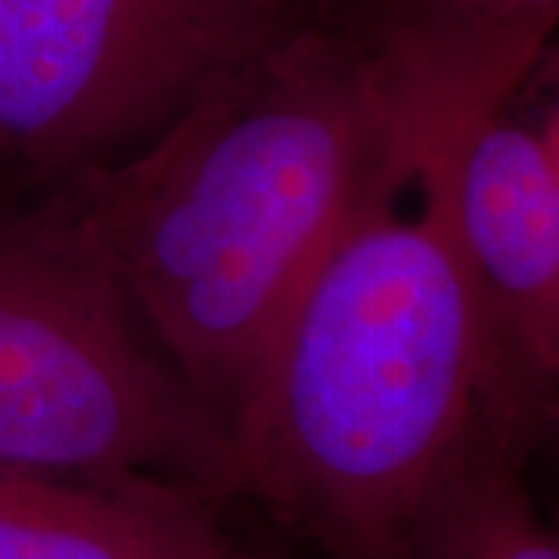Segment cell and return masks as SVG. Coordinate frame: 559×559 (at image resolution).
<instances>
[{
	"label": "cell",
	"mask_w": 559,
	"mask_h": 559,
	"mask_svg": "<svg viewBox=\"0 0 559 559\" xmlns=\"http://www.w3.org/2000/svg\"><path fill=\"white\" fill-rule=\"evenodd\" d=\"M457 106L414 87L399 165L305 286L227 423L230 495L333 559H399L457 460L498 436L444 187Z\"/></svg>",
	"instance_id": "cell-2"
},
{
	"label": "cell",
	"mask_w": 559,
	"mask_h": 559,
	"mask_svg": "<svg viewBox=\"0 0 559 559\" xmlns=\"http://www.w3.org/2000/svg\"><path fill=\"white\" fill-rule=\"evenodd\" d=\"M411 128L407 79L358 3L286 32L134 156L50 200L227 432Z\"/></svg>",
	"instance_id": "cell-1"
},
{
	"label": "cell",
	"mask_w": 559,
	"mask_h": 559,
	"mask_svg": "<svg viewBox=\"0 0 559 559\" xmlns=\"http://www.w3.org/2000/svg\"><path fill=\"white\" fill-rule=\"evenodd\" d=\"M525 454L485 432L423 507L399 559H559V525L522 481Z\"/></svg>",
	"instance_id": "cell-7"
},
{
	"label": "cell",
	"mask_w": 559,
	"mask_h": 559,
	"mask_svg": "<svg viewBox=\"0 0 559 559\" xmlns=\"http://www.w3.org/2000/svg\"><path fill=\"white\" fill-rule=\"evenodd\" d=\"M538 441H550L557 444L559 451V380L550 392V401L544 407V417H540V429H538Z\"/></svg>",
	"instance_id": "cell-11"
},
{
	"label": "cell",
	"mask_w": 559,
	"mask_h": 559,
	"mask_svg": "<svg viewBox=\"0 0 559 559\" xmlns=\"http://www.w3.org/2000/svg\"><path fill=\"white\" fill-rule=\"evenodd\" d=\"M286 28H299L308 22L330 20L355 10L360 0H261Z\"/></svg>",
	"instance_id": "cell-9"
},
{
	"label": "cell",
	"mask_w": 559,
	"mask_h": 559,
	"mask_svg": "<svg viewBox=\"0 0 559 559\" xmlns=\"http://www.w3.org/2000/svg\"><path fill=\"white\" fill-rule=\"evenodd\" d=\"M513 100L532 116L538 131L547 140L554 159L559 162V28L554 38L544 44L535 66L513 94Z\"/></svg>",
	"instance_id": "cell-8"
},
{
	"label": "cell",
	"mask_w": 559,
	"mask_h": 559,
	"mask_svg": "<svg viewBox=\"0 0 559 559\" xmlns=\"http://www.w3.org/2000/svg\"><path fill=\"white\" fill-rule=\"evenodd\" d=\"M382 3L414 20H448L463 13L473 0H382Z\"/></svg>",
	"instance_id": "cell-10"
},
{
	"label": "cell",
	"mask_w": 559,
	"mask_h": 559,
	"mask_svg": "<svg viewBox=\"0 0 559 559\" xmlns=\"http://www.w3.org/2000/svg\"><path fill=\"white\" fill-rule=\"evenodd\" d=\"M0 469L230 495L224 426L57 200L0 218Z\"/></svg>",
	"instance_id": "cell-3"
},
{
	"label": "cell",
	"mask_w": 559,
	"mask_h": 559,
	"mask_svg": "<svg viewBox=\"0 0 559 559\" xmlns=\"http://www.w3.org/2000/svg\"><path fill=\"white\" fill-rule=\"evenodd\" d=\"M286 32L261 0H0V218L106 175Z\"/></svg>",
	"instance_id": "cell-4"
},
{
	"label": "cell",
	"mask_w": 559,
	"mask_h": 559,
	"mask_svg": "<svg viewBox=\"0 0 559 559\" xmlns=\"http://www.w3.org/2000/svg\"><path fill=\"white\" fill-rule=\"evenodd\" d=\"M0 559H249L209 498L159 481L0 469Z\"/></svg>",
	"instance_id": "cell-6"
},
{
	"label": "cell",
	"mask_w": 559,
	"mask_h": 559,
	"mask_svg": "<svg viewBox=\"0 0 559 559\" xmlns=\"http://www.w3.org/2000/svg\"><path fill=\"white\" fill-rule=\"evenodd\" d=\"M451 227L479 308L491 414L532 451L559 380V162L520 103H463L444 128Z\"/></svg>",
	"instance_id": "cell-5"
}]
</instances>
